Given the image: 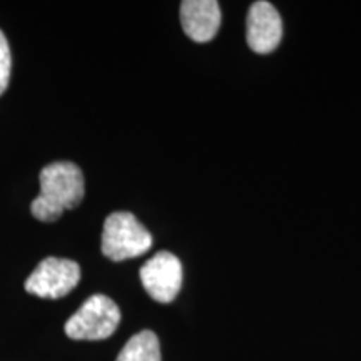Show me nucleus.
<instances>
[{
  "mask_svg": "<svg viewBox=\"0 0 361 361\" xmlns=\"http://www.w3.org/2000/svg\"><path fill=\"white\" fill-rule=\"evenodd\" d=\"M84 174L74 162H52L40 171V194L30 204L35 219L54 223L84 200Z\"/></svg>",
  "mask_w": 361,
  "mask_h": 361,
  "instance_id": "f257e3e1",
  "label": "nucleus"
},
{
  "mask_svg": "<svg viewBox=\"0 0 361 361\" xmlns=\"http://www.w3.org/2000/svg\"><path fill=\"white\" fill-rule=\"evenodd\" d=\"M152 246V236L137 218L128 211H117L104 221L102 255L112 261L137 258Z\"/></svg>",
  "mask_w": 361,
  "mask_h": 361,
  "instance_id": "f03ea898",
  "label": "nucleus"
},
{
  "mask_svg": "<svg viewBox=\"0 0 361 361\" xmlns=\"http://www.w3.org/2000/svg\"><path fill=\"white\" fill-rule=\"evenodd\" d=\"M121 323V310L109 296L94 295L71 316L66 335L78 341H99L114 335Z\"/></svg>",
  "mask_w": 361,
  "mask_h": 361,
  "instance_id": "7ed1b4c3",
  "label": "nucleus"
},
{
  "mask_svg": "<svg viewBox=\"0 0 361 361\" xmlns=\"http://www.w3.org/2000/svg\"><path fill=\"white\" fill-rule=\"evenodd\" d=\"M80 281V266L72 259L45 258L25 281V291L44 300H59Z\"/></svg>",
  "mask_w": 361,
  "mask_h": 361,
  "instance_id": "20e7f679",
  "label": "nucleus"
},
{
  "mask_svg": "<svg viewBox=\"0 0 361 361\" xmlns=\"http://www.w3.org/2000/svg\"><path fill=\"white\" fill-rule=\"evenodd\" d=\"M144 290L157 303H171L183 286V264L169 251H159L139 271Z\"/></svg>",
  "mask_w": 361,
  "mask_h": 361,
  "instance_id": "39448f33",
  "label": "nucleus"
},
{
  "mask_svg": "<svg viewBox=\"0 0 361 361\" xmlns=\"http://www.w3.org/2000/svg\"><path fill=\"white\" fill-rule=\"evenodd\" d=\"M283 37L281 17L273 4L255 2L246 17V40L252 52L269 54L278 47Z\"/></svg>",
  "mask_w": 361,
  "mask_h": 361,
  "instance_id": "423d86ee",
  "label": "nucleus"
},
{
  "mask_svg": "<svg viewBox=\"0 0 361 361\" xmlns=\"http://www.w3.org/2000/svg\"><path fill=\"white\" fill-rule=\"evenodd\" d=\"M180 25L194 42H209L221 25V8L216 0H184L180 4Z\"/></svg>",
  "mask_w": 361,
  "mask_h": 361,
  "instance_id": "0eeeda50",
  "label": "nucleus"
},
{
  "mask_svg": "<svg viewBox=\"0 0 361 361\" xmlns=\"http://www.w3.org/2000/svg\"><path fill=\"white\" fill-rule=\"evenodd\" d=\"M116 361H161L159 340L154 333L144 329L126 343Z\"/></svg>",
  "mask_w": 361,
  "mask_h": 361,
  "instance_id": "6e6552de",
  "label": "nucleus"
},
{
  "mask_svg": "<svg viewBox=\"0 0 361 361\" xmlns=\"http://www.w3.org/2000/svg\"><path fill=\"white\" fill-rule=\"evenodd\" d=\"M12 72V54L11 45L2 30H0V96L6 92L8 87V80H11Z\"/></svg>",
  "mask_w": 361,
  "mask_h": 361,
  "instance_id": "1a4fd4ad",
  "label": "nucleus"
}]
</instances>
